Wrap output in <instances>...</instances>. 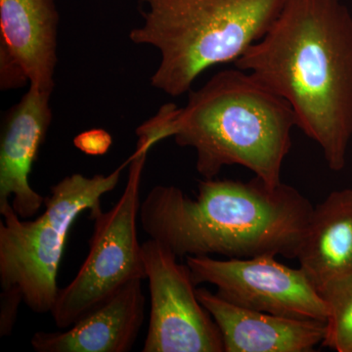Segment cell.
<instances>
[{"label": "cell", "instance_id": "6da1fadb", "mask_svg": "<svg viewBox=\"0 0 352 352\" xmlns=\"http://www.w3.org/2000/svg\"><path fill=\"white\" fill-rule=\"evenodd\" d=\"M236 68L283 97L329 168H346L352 139V15L342 0H285Z\"/></svg>", "mask_w": 352, "mask_h": 352}, {"label": "cell", "instance_id": "7a4b0ae2", "mask_svg": "<svg viewBox=\"0 0 352 352\" xmlns=\"http://www.w3.org/2000/svg\"><path fill=\"white\" fill-rule=\"evenodd\" d=\"M314 208L283 182L204 178L194 198L173 185L153 187L141 201L139 219L143 231L178 258H296Z\"/></svg>", "mask_w": 352, "mask_h": 352}, {"label": "cell", "instance_id": "3957f363", "mask_svg": "<svg viewBox=\"0 0 352 352\" xmlns=\"http://www.w3.org/2000/svg\"><path fill=\"white\" fill-rule=\"evenodd\" d=\"M294 127L296 116L288 102L236 68L190 90L184 108L173 104L166 134L180 147L195 150L196 170L205 179L237 164L277 186Z\"/></svg>", "mask_w": 352, "mask_h": 352}, {"label": "cell", "instance_id": "277c9868", "mask_svg": "<svg viewBox=\"0 0 352 352\" xmlns=\"http://www.w3.org/2000/svg\"><path fill=\"white\" fill-rule=\"evenodd\" d=\"M142 23L129 32L160 63L152 87L171 97L192 90L207 69L235 63L265 36L285 0H139Z\"/></svg>", "mask_w": 352, "mask_h": 352}, {"label": "cell", "instance_id": "5b68a950", "mask_svg": "<svg viewBox=\"0 0 352 352\" xmlns=\"http://www.w3.org/2000/svg\"><path fill=\"white\" fill-rule=\"evenodd\" d=\"M126 162L109 175L74 173L50 188L44 212L23 220L11 201L0 206V284L17 286L36 314H48L56 302L58 272L72 226L78 215L101 205L119 184Z\"/></svg>", "mask_w": 352, "mask_h": 352}, {"label": "cell", "instance_id": "8992f818", "mask_svg": "<svg viewBox=\"0 0 352 352\" xmlns=\"http://www.w3.org/2000/svg\"><path fill=\"white\" fill-rule=\"evenodd\" d=\"M148 151L136 149L119 201L104 212L89 210L94 228L89 251L73 281L58 292L50 314L59 329H68L112 298L124 285L146 279L142 245L138 234L140 185Z\"/></svg>", "mask_w": 352, "mask_h": 352}, {"label": "cell", "instance_id": "52a82bcc", "mask_svg": "<svg viewBox=\"0 0 352 352\" xmlns=\"http://www.w3.org/2000/svg\"><path fill=\"white\" fill-rule=\"evenodd\" d=\"M275 258L187 256L186 263L196 286L214 285L217 296L237 307L326 323L327 305L309 278Z\"/></svg>", "mask_w": 352, "mask_h": 352}, {"label": "cell", "instance_id": "ba28073f", "mask_svg": "<svg viewBox=\"0 0 352 352\" xmlns=\"http://www.w3.org/2000/svg\"><path fill=\"white\" fill-rule=\"evenodd\" d=\"M150 318L143 352H223L221 333L197 296L186 264L151 239L142 244Z\"/></svg>", "mask_w": 352, "mask_h": 352}, {"label": "cell", "instance_id": "9c48e42d", "mask_svg": "<svg viewBox=\"0 0 352 352\" xmlns=\"http://www.w3.org/2000/svg\"><path fill=\"white\" fill-rule=\"evenodd\" d=\"M59 13L55 0H0V87L53 91Z\"/></svg>", "mask_w": 352, "mask_h": 352}, {"label": "cell", "instance_id": "30bf717a", "mask_svg": "<svg viewBox=\"0 0 352 352\" xmlns=\"http://www.w3.org/2000/svg\"><path fill=\"white\" fill-rule=\"evenodd\" d=\"M52 91L32 87L6 113L0 139V206L11 205L22 219L34 217L45 198L32 188L30 175L52 122Z\"/></svg>", "mask_w": 352, "mask_h": 352}, {"label": "cell", "instance_id": "8fae6325", "mask_svg": "<svg viewBox=\"0 0 352 352\" xmlns=\"http://www.w3.org/2000/svg\"><path fill=\"white\" fill-rule=\"evenodd\" d=\"M197 296L219 329L224 352H310L325 339V322L237 307L204 287Z\"/></svg>", "mask_w": 352, "mask_h": 352}, {"label": "cell", "instance_id": "7c38bea8", "mask_svg": "<svg viewBox=\"0 0 352 352\" xmlns=\"http://www.w3.org/2000/svg\"><path fill=\"white\" fill-rule=\"evenodd\" d=\"M144 319L142 280H132L68 330L36 333L31 344L38 352L131 351Z\"/></svg>", "mask_w": 352, "mask_h": 352}, {"label": "cell", "instance_id": "4fadbf2b", "mask_svg": "<svg viewBox=\"0 0 352 352\" xmlns=\"http://www.w3.org/2000/svg\"><path fill=\"white\" fill-rule=\"evenodd\" d=\"M296 258L318 291L352 270V189L333 191L314 207Z\"/></svg>", "mask_w": 352, "mask_h": 352}, {"label": "cell", "instance_id": "5bb4252c", "mask_svg": "<svg viewBox=\"0 0 352 352\" xmlns=\"http://www.w3.org/2000/svg\"><path fill=\"white\" fill-rule=\"evenodd\" d=\"M319 293L328 308L322 346L338 352H352V270L330 280Z\"/></svg>", "mask_w": 352, "mask_h": 352}, {"label": "cell", "instance_id": "9a60e30c", "mask_svg": "<svg viewBox=\"0 0 352 352\" xmlns=\"http://www.w3.org/2000/svg\"><path fill=\"white\" fill-rule=\"evenodd\" d=\"M22 302H24V296L17 286L2 289L0 294V337H7L12 333Z\"/></svg>", "mask_w": 352, "mask_h": 352}, {"label": "cell", "instance_id": "2e32d148", "mask_svg": "<svg viewBox=\"0 0 352 352\" xmlns=\"http://www.w3.org/2000/svg\"><path fill=\"white\" fill-rule=\"evenodd\" d=\"M113 144L112 135L102 129H88L74 139L76 149L89 156H103Z\"/></svg>", "mask_w": 352, "mask_h": 352}]
</instances>
